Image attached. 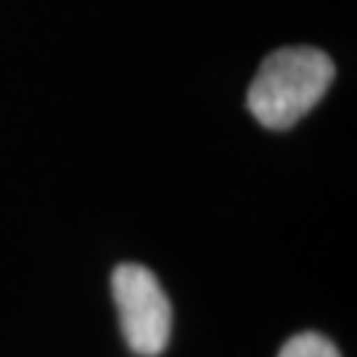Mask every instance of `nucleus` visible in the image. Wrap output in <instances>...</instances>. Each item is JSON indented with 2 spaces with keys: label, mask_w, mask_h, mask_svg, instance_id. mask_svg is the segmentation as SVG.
I'll return each instance as SVG.
<instances>
[{
  "label": "nucleus",
  "mask_w": 357,
  "mask_h": 357,
  "mask_svg": "<svg viewBox=\"0 0 357 357\" xmlns=\"http://www.w3.org/2000/svg\"><path fill=\"white\" fill-rule=\"evenodd\" d=\"M333 75V61L318 48H281L262 61L246 93V106L259 125L289 130L326 96Z\"/></svg>",
  "instance_id": "obj_1"
},
{
  "label": "nucleus",
  "mask_w": 357,
  "mask_h": 357,
  "mask_svg": "<svg viewBox=\"0 0 357 357\" xmlns=\"http://www.w3.org/2000/svg\"><path fill=\"white\" fill-rule=\"evenodd\" d=\"M119 326L128 347L141 357L165 352L172 333V305L149 268L125 262L112 275Z\"/></svg>",
  "instance_id": "obj_2"
},
{
  "label": "nucleus",
  "mask_w": 357,
  "mask_h": 357,
  "mask_svg": "<svg viewBox=\"0 0 357 357\" xmlns=\"http://www.w3.org/2000/svg\"><path fill=\"white\" fill-rule=\"evenodd\" d=\"M278 357H342L339 349L320 333H296L283 344L281 355Z\"/></svg>",
  "instance_id": "obj_3"
}]
</instances>
